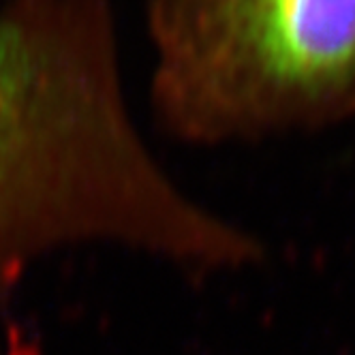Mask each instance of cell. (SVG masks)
<instances>
[{"label": "cell", "instance_id": "obj_2", "mask_svg": "<svg viewBox=\"0 0 355 355\" xmlns=\"http://www.w3.org/2000/svg\"><path fill=\"white\" fill-rule=\"evenodd\" d=\"M150 103L199 146L325 131L355 116V0H148Z\"/></svg>", "mask_w": 355, "mask_h": 355}, {"label": "cell", "instance_id": "obj_1", "mask_svg": "<svg viewBox=\"0 0 355 355\" xmlns=\"http://www.w3.org/2000/svg\"><path fill=\"white\" fill-rule=\"evenodd\" d=\"M212 238V210L133 118L112 0H0V317L58 250L112 244L187 268Z\"/></svg>", "mask_w": 355, "mask_h": 355}]
</instances>
